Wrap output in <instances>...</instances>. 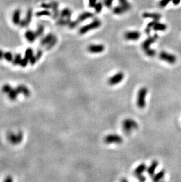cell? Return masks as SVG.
I'll list each match as a JSON object with an SVG mask.
<instances>
[{
	"mask_svg": "<svg viewBox=\"0 0 181 182\" xmlns=\"http://www.w3.org/2000/svg\"><path fill=\"white\" fill-rule=\"evenodd\" d=\"M123 131L125 133L128 135L131 133L134 130L138 128V123L132 119H125L122 124Z\"/></svg>",
	"mask_w": 181,
	"mask_h": 182,
	"instance_id": "cell-1",
	"label": "cell"
},
{
	"mask_svg": "<svg viewBox=\"0 0 181 182\" xmlns=\"http://www.w3.org/2000/svg\"><path fill=\"white\" fill-rule=\"evenodd\" d=\"M101 25H102L101 21L98 18H95L91 23L87 25H85L83 26V27H82L81 28H80L79 30V33L81 35L85 34L88 33L89 31L99 28L101 26Z\"/></svg>",
	"mask_w": 181,
	"mask_h": 182,
	"instance_id": "cell-2",
	"label": "cell"
},
{
	"mask_svg": "<svg viewBox=\"0 0 181 182\" xmlns=\"http://www.w3.org/2000/svg\"><path fill=\"white\" fill-rule=\"evenodd\" d=\"M148 93V89L145 87L141 88L137 94V105L139 109H143L146 106V97Z\"/></svg>",
	"mask_w": 181,
	"mask_h": 182,
	"instance_id": "cell-3",
	"label": "cell"
},
{
	"mask_svg": "<svg viewBox=\"0 0 181 182\" xmlns=\"http://www.w3.org/2000/svg\"><path fill=\"white\" fill-rule=\"evenodd\" d=\"M94 14L92 13L89 12V11H85L83 13H81L78 17L77 19L74 21H72L69 23V27L71 29H74L76 27H77L81 22L84 21L86 20L91 18L94 17Z\"/></svg>",
	"mask_w": 181,
	"mask_h": 182,
	"instance_id": "cell-4",
	"label": "cell"
},
{
	"mask_svg": "<svg viewBox=\"0 0 181 182\" xmlns=\"http://www.w3.org/2000/svg\"><path fill=\"white\" fill-rule=\"evenodd\" d=\"M103 141L107 144H121L123 142L122 137L117 134H111L105 136Z\"/></svg>",
	"mask_w": 181,
	"mask_h": 182,
	"instance_id": "cell-5",
	"label": "cell"
},
{
	"mask_svg": "<svg viewBox=\"0 0 181 182\" xmlns=\"http://www.w3.org/2000/svg\"><path fill=\"white\" fill-rule=\"evenodd\" d=\"M125 75L123 72H118L109 78L108 80V83L110 86H115L120 83L124 79Z\"/></svg>",
	"mask_w": 181,
	"mask_h": 182,
	"instance_id": "cell-6",
	"label": "cell"
},
{
	"mask_svg": "<svg viewBox=\"0 0 181 182\" xmlns=\"http://www.w3.org/2000/svg\"><path fill=\"white\" fill-rule=\"evenodd\" d=\"M160 59L169 64H174L176 61V57L172 54L167 53L166 51H161L159 54Z\"/></svg>",
	"mask_w": 181,
	"mask_h": 182,
	"instance_id": "cell-7",
	"label": "cell"
},
{
	"mask_svg": "<svg viewBox=\"0 0 181 182\" xmlns=\"http://www.w3.org/2000/svg\"><path fill=\"white\" fill-rule=\"evenodd\" d=\"M158 38V35L155 34L152 36H150L148 38H147L142 43V48L144 51H145L146 50L150 48V46L151 44L154 43Z\"/></svg>",
	"mask_w": 181,
	"mask_h": 182,
	"instance_id": "cell-8",
	"label": "cell"
},
{
	"mask_svg": "<svg viewBox=\"0 0 181 182\" xmlns=\"http://www.w3.org/2000/svg\"><path fill=\"white\" fill-rule=\"evenodd\" d=\"M141 33L138 31H126L124 34V38L126 40L137 41L141 37Z\"/></svg>",
	"mask_w": 181,
	"mask_h": 182,
	"instance_id": "cell-9",
	"label": "cell"
},
{
	"mask_svg": "<svg viewBox=\"0 0 181 182\" xmlns=\"http://www.w3.org/2000/svg\"><path fill=\"white\" fill-rule=\"evenodd\" d=\"M105 50V46L103 44H91L88 47V51L92 54L101 53Z\"/></svg>",
	"mask_w": 181,
	"mask_h": 182,
	"instance_id": "cell-10",
	"label": "cell"
},
{
	"mask_svg": "<svg viewBox=\"0 0 181 182\" xmlns=\"http://www.w3.org/2000/svg\"><path fill=\"white\" fill-rule=\"evenodd\" d=\"M158 165H159L158 162L156 161V160H154L152 162L150 165L147 168V169H146L147 173L150 176L152 177L155 174V170H156Z\"/></svg>",
	"mask_w": 181,
	"mask_h": 182,
	"instance_id": "cell-11",
	"label": "cell"
},
{
	"mask_svg": "<svg viewBox=\"0 0 181 182\" xmlns=\"http://www.w3.org/2000/svg\"><path fill=\"white\" fill-rule=\"evenodd\" d=\"M142 17L144 18H151L153 20H157L159 21L161 18V15L159 13H147L145 12L142 14Z\"/></svg>",
	"mask_w": 181,
	"mask_h": 182,
	"instance_id": "cell-12",
	"label": "cell"
},
{
	"mask_svg": "<svg viewBox=\"0 0 181 182\" xmlns=\"http://www.w3.org/2000/svg\"><path fill=\"white\" fill-rule=\"evenodd\" d=\"M147 169L145 163H141L137 167V168L134 171V174L135 176L142 174Z\"/></svg>",
	"mask_w": 181,
	"mask_h": 182,
	"instance_id": "cell-13",
	"label": "cell"
},
{
	"mask_svg": "<svg viewBox=\"0 0 181 182\" xmlns=\"http://www.w3.org/2000/svg\"><path fill=\"white\" fill-rule=\"evenodd\" d=\"M165 174V171L164 170H161L152 176V180L153 181H158L164 178Z\"/></svg>",
	"mask_w": 181,
	"mask_h": 182,
	"instance_id": "cell-14",
	"label": "cell"
},
{
	"mask_svg": "<svg viewBox=\"0 0 181 182\" xmlns=\"http://www.w3.org/2000/svg\"><path fill=\"white\" fill-rule=\"evenodd\" d=\"M119 6H121L123 8L125 9V10L127 12L131 9V5L129 3L128 0H118Z\"/></svg>",
	"mask_w": 181,
	"mask_h": 182,
	"instance_id": "cell-15",
	"label": "cell"
},
{
	"mask_svg": "<svg viewBox=\"0 0 181 182\" xmlns=\"http://www.w3.org/2000/svg\"><path fill=\"white\" fill-rule=\"evenodd\" d=\"M166 29L167 26L165 24L160 23L159 22H157L153 27V29L155 31H165L166 30Z\"/></svg>",
	"mask_w": 181,
	"mask_h": 182,
	"instance_id": "cell-16",
	"label": "cell"
},
{
	"mask_svg": "<svg viewBox=\"0 0 181 182\" xmlns=\"http://www.w3.org/2000/svg\"><path fill=\"white\" fill-rule=\"evenodd\" d=\"M157 22H158V21H157V20H153L152 21H151L150 22H149V24H148L146 27L145 30V33L148 35H149L150 33V31H151V29L153 28V27L154 26V25L156 24Z\"/></svg>",
	"mask_w": 181,
	"mask_h": 182,
	"instance_id": "cell-17",
	"label": "cell"
},
{
	"mask_svg": "<svg viewBox=\"0 0 181 182\" xmlns=\"http://www.w3.org/2000/svg\"><path fill=\"white\" fill-rule=\"evenodd\" d=\"M126 11L125 10L124 8H123L121 6H116L115 7H114L113 8V13L115 14H117V15H121V14H123L124 13H125Z\"/></svg>",
	"mask_w": 181,
	"mask_h": 182,
	"instance_id": "cell-18",
	"label": "cell"
},
{
	"mask_svg": "<svg viewBox=\"0 0 181 182\" xmlns=\"http://www.w3.org/2000/svg\"><path fill=\"white\" fill-rule=\"evenodd\" d=\"M144 51H145V54L149 57H153L155 56V55H156V54H157L156 51H155L154 49H152L150 48Z\"/></svg>",
	"mask_w": 181,
	"mask_h": 182,
	"instance_id": "cell-19",
	"label": "cell"
},
{
	"mask_svg": "<svg viewBox=\"0 0 181 182\" xmlns=\"http://www.w3.org/2000/svg\"><path fill=\"white\" fill-rule=\"evenodd\" d=\"M71 15H72V12L68 8L65 9L64 11H62V15L63 17H66L68 19H71Z\"/></svg>",
	"mask_w": 181,
	"mask_h": 182,
	"instance_id": "cell-20",
	"label": "cell"
},
{
	"mask_svg": "<svg viewBox=\"0 0 181 182\" xmlns=\"http://www.w3.org/2000/svg\"><path fill=\"white\" fill-rule=\"evenodd\" d=\"M103 5V3H101V2H98L96 4V5L94 7V8L96 13H100L101 12V11L102 10Z\"/></svg>",
	"mask_w": 181,
	"mask_h": 182,
	"instance_id": "cell-21",
	"label": "cell"
},
{
	"mask_svg": "<svg viewBox=\"0 0 181 182\" xmlns=\"http://www.w3.org/2000/svg\"><path fill=\"white\" fill-rule=\"evenodd\" d=\"M114 0H103V4L107 8H111L112 6Z\"/></svg>",
	"mask_w": 181,
	"mask_h": 182,
	"instance_id": "cell-22",
	"label": "cell"
},
{
	"mask_svg": "<svg viewBox=\"0 0 181 182\" xmlns=\"http://www.w3.org/2000/svg\"><path fill=\"white\" fill-rule=\"evenodd\" d=\"M171 1H172V0H161V1H160V3H159V6L161 8H164Z\"/></svg>",
	"mask_w": 181,
	"mask_h": 182,
	"instance_id": "cell-23",
	"label": "cell"
},
{
	"mask_svg": "<svg viewBox=\"0 0 181 182\" xmlns=\"http://www.w3.org/2000/svg\"><path fill=\"white\" fill-rule=\"evenodd\" d=\"M89 1V6L91 8H94L95 6L97 3V0H88Z\"/></svg>",
	"mask_w": 181,
	"mask_h": 182,
	"instance_id": "cell-24",
	"label": "cell"
},
{
	"mask_svg": "<svg viewBox=\"0 0 181 182\" xmlns=\"http://www.w3.org/2000/svg\"><path fill=\"white\" fill-rule=\"evenodd\" d=\"M136 177H137V179H138L139 181H144L146 180V177H145L144 175H142V174H139V175H138V176H137Z\"/></svg>",
	"mask_w": 181,
	"mask_h": 182,
	"instance_id": "cell-25",
	"label": "cell"
},
{
	"mask_svg": "<svg viewBox=\"0 0 181 182\" xmlns=\"http://www.w3.org/2000/svg\"><path fill=\"white\" fill-rule=\"evenodd\" d=\"M172 1L174 5L177 6V5H179L180 4L181 0H172Z\"/></svg>",
	"mask_w": 181,
	"mask_h": 182,
	"instance_id": "cell-26",
	"label": "cell"
}]
</instances>
